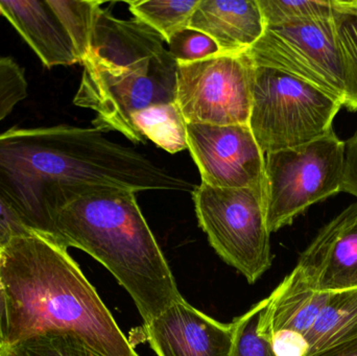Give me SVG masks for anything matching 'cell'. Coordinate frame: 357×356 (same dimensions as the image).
<instances>
[{
    "label": "cell",
    "instance_id": "3",
    "mask_svg": "<svg viewBox=\"0 0 357 356\" xmlns=\"http://www.w3.org/2000/svg\"><path fill=\"white\" fill-rule=\"evenodd\" d=\"M52 240L102 263L133 299L144 324L182 298L133 190L90 188L59 211Z\"/></svg>",
    "mask_w": 357,
    "mask_h": 356
},
{
    "label": "cell",
    "instance_id": "9",
    "mask_svg": "<svg viewBox=\"0 0 357 356\" xmlns=\"http://www.w3.org/2000/svg\"><path fill=\"white\" fill-rule=\"evenodd\" d=\"M247 54L255 66L287 73L344 102L345 85L333 18L266 27Z\"/></svg>",
    "mask_w": 357,
    "mask_h": 356
},
{
    "label": "cell",
    "instance_id": "1",
    "mask_svg": "<svg viewBox=\"0 0 357 356\" xmlns=\"http://www.w3.org/2000/svg\"><path fill=\"white\" fill-rule=\"evenodd\" d=\"M94 186L191 194L197 188L96 127L0 134V199L31 231L52 238L59 211Z\"/></svg>",
    "mask_w": 357,
    "mask_h": 356
},
{
    "label": "cell",
    "instance_id": "27",
    "mask_svg": "<svg viewBox=\"0 0 357 356\" xmlns=\"http://www.w3.org/2000/svg\"><path fill=\"white\" fill-rule=\"evenodd\" d=\"M31 232L27 229L12 209L0 199V252L18 236Z\"/></svg>",
    "mask_w": 357,
    "mask_h": 356
},
{
    "label": "cell",
    "instance_id": "2",
    "mask_svg": "<svg viewBox=\"0 0 357 356\" xmlns=\"http://www.w3.org/2000/svg\"><path fill=\"white\" fill-rule=\"evenodd\" d=\"M3 345L48 332L77 336L100 356H139L66 248L37 232L0 252Z\"/></svg>",
    "mask_w": 357,
    "mask_h": 356
},
{
    "label": "cell",
    "instance_id": "16",
    "mask_svg": "<svg viewBox=\"0 0 357 356\" xmlns=\"http://www.w3.org/2000/svg\"><path fill=\"white\" fill-rule=\"evenodd\" d=\"M356 339L357 288L331 293L306 336L310 355Z\"/></svg>",
    "mask_w": 357,
    "mask_h": 356
},
{
    "label": "cell",
    "instance_id": "5",
    "mask_svg": "<svg viewBox=\"0 0 357 356\" xmlns=\"http://www.w3.org/2000/svg\"><path fill=\"white\" fill-rule=\"evenodd\" d=\"M343 102L276 69L255 67L249 127L264 155L310 144L333 131Z\"/></svg>",
    "mask_w": 357,
    "mask_h": 356
},
{
    "label": "cell",
    "instance_id": "29",
    "mask_svg": "<svg viewBox=\"0 0 357 356\" xmlns=\"http://www.w3.org/2000/svg\"><path fill=\"white\" fill-rule=\"evenodd\" d=\"M310 356H357V339L343 344L335 345Z\"/></svg>",
    "mask_w": 357,
    "mask_h": 356
},
{
    "label": "cell",
    "instance_id": "31",
    "mask_svg": "<svg viewBox=\"0 0 357 356\" xmlns=\"http://www.w3.org/2000/svg\"><path fill=\"white\" fill-rule=\"evenodd\" d=\"M2 344H3V343H2L1 336H0V347L2 346Z\"/></svg>",
    "mask_w": 357,
    "mask_h": 356
},
{
    "label": "cell",
    "instance_id": "10",
    "mask_svg": "<svg viewBox=\"0 0 357 356\" xmlns=\"http://www.w3.org/2000/svg\"><path fill=\"white\" fill-rule=\"evenodd\" d=\"M187 146L202 183L266 192V155L249 125L186 123Z\"/></svg>",
    "mask_w": 357,
    "mask_h": 356
},
{
    "label": "cell",
    "instance_id": "25",
    "mask_svg": "<svg viewBox=\"0 0 357 356\" xmlns=\"http://www.w3.org/2000/svg\"><path fill=\"white\" fill-rule=\"evenodd\" d=\"M26 96L24 69L10 56H0V121Z\"/></svg>",
    "mask_w": 357,
    "mask_h": 356
},
{
    "label": "cell",
    "instance_id": "30",
    "mask_svg": "<svg viewBox=\"0 0 357 356\" xmlns=\"http://www.w3.org/2000/svg\"><path fill=\"white\" fill-rule=\"evenodd\" d=\"M4 301L3 288H2L1 280H0V330H1L2 322H3Z\"/></svg>",
    "mask_w": 357,
    "mask_h": 356
},
{
    "label": "cell",
    "instance_id": "22",
    "mask_svg": "<svg viewBox=\"0 0 357 356\" xmlns=\"http://www.w3.org/2000/svg\"><path fill=\"white\" fill-rule=\"evenodd\" d=\"M0 356H100L77 336L48 332L0 347Z\"/></svg>",
    "mask_w": 357,
    "mask_h": 356
},
{
    "label": "cell",
    "instance_id": "23",
    "mask_svg": "<svg viewBox=\"0 0 357 356\" xmlns=\"http://www.w3.org/2000/svg\"><path fill=\"white\" fill-rule=\"evenodd\" d=\"M264 301L256 303L247 313L232 321V349L229 356H275L270 342L258 332V322Z\"/></svg>",
    "mask_w": 357,
    "mask_h": 356
},
{
    "label": "cell",
    "instance_id": "24",
    "mask_svg": "<svg viewBox=\"0 0 357 356\" xmlns=\"http://www.w3.org/2000/svg\"><path fill=\"white\" fill-rule=\"evenodd\" d=\"M169 50L177 63H192L220 54L218 44L206 33L186 27L167 41Z\"/></svg>",
    "mask_w": 357,
    "mask_h": 356
},
{
    "label": "cell",
    "instance_id": "6",
    "mask_svg": "<svg viewBox=\"0 0 357 356\" xmlns=\"http://www.w3.org/2000/svg\"><path fill=\"white\" fill-rule=\"evenodd\" d=\"M346 142L335 131L310 144L266 155V219L270 233L310 206L342 192Z\"/></svg>",
    "mask_w": 357,
    "mask_h": 356
},
{
    "label": "cell",
    "instance_id": "17",
    "mask_svg": "<svg viewBox=\"0 0 357 356\" xmlns=\"http://www.w3.org/2000/svg\"><path fill=\"white\" fill-rule=\"evenodd\" d=\"M132 123L140 137L151 140L171 154L188 148L186 121L177 102L157 104L132 115Z\"/></svg>",
    "mask_w": 357,
    "mask_h": 356
},
{
    "label": "cell",
    "instance_id": "18",
    "mask_svg": "<svg viewBox=\"0 0 357 356\" xmlns=\"http://www.w3.org/2000/svg\"><path fill=\"white\" fill-rule=\"evenodd\" d=\"M333 22L343 69V106L357 112V0H335Z\"/></svg>",
    "mask_w": 357,
    "mask_h": 356
},
{
    "label": "cell",
    "instance_id": "4",
    "mask_svg": "<svg viewBox=\"0 0 357 356\" xmlns=\"http://www.w3.org/2000/svg\"><path fill=\"white\" fill-rule=\"evenodd\" d=\"M165 43L146 23L119 19L100 8L73 98L75 106L96 113L94 127L146 144L132 115L153 105L177 102L178 63Z\"/></svg>",
    "mask_w": 357,
    "mask_h": 356
},
{
    "label": "cell",
    "instance_id": "21",
    "mask_svg": "<svg viewBox=\"0 0 357 356\" xmlns=\"http://www.w3.org/2000/svg\"><path fill=\"white\" fill-rule=\"evenodd\" d=\"M48 3L70 36L81 63L89 52L96 14L102 1L96 0H48Z\"/></svg>",
    "mask_w": 357,
    "mask_h": 356
},
{
    "label": "cell",
    "instance_id": "12",
    "mask_svg": "<svg viewBox=\"0 0 357 356\" xmlns=\"http://www.w3.org/2000/svg\"><path fill=\"white\" fill-rule=\"evenodd\" d=\"M296 269L321 292L357 288V202L321 228Z\"/></svg>",
    "mask_w": 357,
    "mask_h": 356
},
{
    "label": "cell",
    "instance_id": "11",
    "mask_svg": "<svg viewBox=\"0 0 357 356\" xmlns=\"http://www.w3.org/2000/svg\"><path fill=\"white\" fill-rule=\"evenodd\" d=\"M144 340L157 356H229L234 328L178 299L142 326Z\"/></svg>",
    "mask_w": 357,
    "mask_h": 356
},
{
    "label": "cell",
    "instance_id": "8",
    "mask_svg": "<svg viewBox=\"0 0 357 356\" xmlns=\"http://www.w3.org/2000/svg\"><path fill=\"white\" fill-rule=\"evenodd\" d=\"M255 67L247 52L178 63L177 104L186 123L249 125Z\"/></svg>",
    "mask_w": 357,
    "mask_h": 356
},
{
    "label": "cell",
    "instance_id": "19",
    "mask_svg": "<svg viewBox=\"0 0 357 356\" xmlns=\"http://www.w3.org/2000/svg\"><path fill=\"white\" fill-rule=\"evenodd\" d=\"M199 0H137L129 1L135 19L156 31L169 41L181 29L188 27Z\"/></svg>",
    "mask_w": 357,
    "mask_h": 356
},
{
    "label": "cell",
    "instance_id": "14",
    "mask_svg": "<svg viewBox=\"0 0 357 356\" xmlns=\"http://www.w3.org/2000/svg\"><path fill=\"white\" fill-rule=\"evenodd\" d=\"M188 27L209 36L220 54H243L266 26L258 0H199Z\"/></svg>",
    "mask_w": 357,
    "mask_h": 356
},
{
    "label": "cell",
    "instance_id": "13",
    "mask_svg": "<svg viewBox=\"0 0 357 356\" xmlns=\"http://www.w3.org/2000/svg\"><path fill=\"white\" fill-rule=\"evenodd\" d=\"M0 15L18 31L46 68L81 63L70 36L48 0L0 1Z\"/></svg>",
    "mask_w": 357,
    "mask_h": 356
},
{
    "label": "cell",
    "instance_id": "7",
    "mask_svg": "<svg viewBox=\"0 0 357 356\" xmlns=\"http://www.w3.org/2000/svg\"><path fill=\"white\" fill-rule=\"evenodd\" d=\"M197 221L225 263L255 284L273 263L266 192L202 183L192 192Z\"/></svg>",
    "mask_w": 357,
    "mask_h": 356
},
{
    "label": "cell",
    "instance_id": "15",
    "mask_svg": "<svg viewBox=\"0 0 357 356\" xmlns=\"http://www.w3.org/2000/svg\"><path fill=\"white\" fill-rule=\"evenodd\" d=\"M331 295L314 290L295 268L264 299L258 332L266 339L277 332H297L306 338Z\"/></svg>",
    "mask_w": 357,
    "mask_h": 356
},
{
    "label": "cell",
    "instance_id": "20",
    "mask_svg": "<svg viewBox=\"0 0 357 356\" xmlns=\"http://www.w3.org/2000/svg\"><path fill=\"white\" fill-rule=\"evenodd\" d=\"M266 27L333 19L335 0H258Z\"/></svg>",
    "mask_w": 357,
    "mask_h": 356
},
{
    "label": "cell",
    "instance_id": "26",
    "mask_svg": "<svg viewBox=\"0 0 357 356\" xmlns=\"http://www.w3.org/2000/svg\"><path fill=\"white\" fill-rule=\"evenodd\" d=\"M275 356H308L310 345L305 336L297 332H277L266 338Z\"/></svg>",
    "mask_w": 357,
    "mask_h": 356
},
{
    "label": "cell",
    "instance_id": "28",
    "mask_svg": "<svg viewBox=\"0 0 357 356\" xmlns=\"http://www.w3.org/2000/svg\"><path fill=\"white\" fill-rule=\"evenodd\" d=\"M342 192H347L357 198V132L346 142Z\"/></svg>",
    "mask_w": 357,
    "mask_h": 356
}]
</instances>
